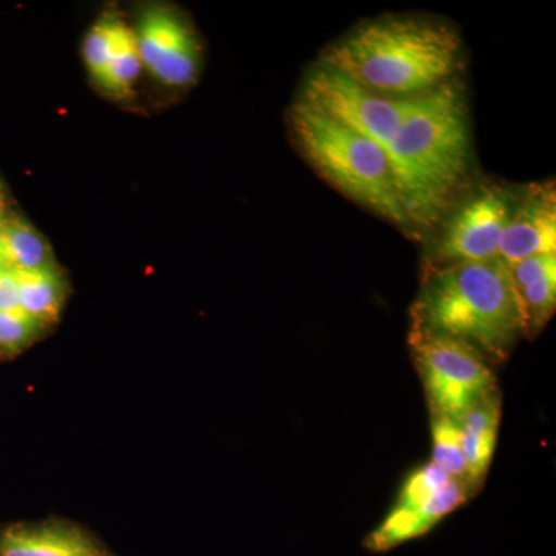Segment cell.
<instances>
[{"label": "cell", "instance_id": "cell-6", "mask_svg": "<svg viewBox=\"0 0 556 556\" xmlns=\"http://www.w3.org/2000/svg\"><path fill=\"white\" fill-rule=\"evenodd\" d=\"M415 100L379 97L320 62L306 76L302 94V102L309 108L364 135L386 150L396 137Z\"/></svg>", "mask_w": 556, "mask_h": 556}, {"label": "cell", "instance_id": "cell-12", "mask_svg": "<svg viewBox=\"0 0 556 556\" xmlns=\"http://www.w3.org/2000/svg\"><path fill=\"white\" fill-rule=\"evenodd\" d=\"M78 527L58 525L13 527L0 536V556H102Z\"/></svg>", "mask_w": 556, "mask_h": 556}, {"label": "cell", "instance_id": "cell-16", "mask_svg": "<svg viewBox=\"0 0 556 556\" xmlns=\"http://www.w3.org/2000/svg\"><path fill=\"white\" fill-rule=\"evenodd\" d=\"M431 434H433L434 466L441 468L455 481L463 482L473 492L466 456L463 452V431L457 420L444 416H431Z\"/></svg>", "mask_w": 556, "mask_h": 556}, {"label": "cell", "instance_id": "cell-1", "mask_svg": "<svg viewBox=\"0 0 556 556\" xmlns=\"http://www.w3.org/2000/svg\"><path fill=\"white\" fill-rule=\"evenodd\" d=\"M387 153L409 225L437 222L470 166L467 108L459 87L448 80L416 98Z\"/></svg>", "mask_w": 556, "mask_h": 556}, {"label": "cell", "instance_id": "cell-13", "mask_svg": "<svg viewBox=\"0 0 556 556\" xmlns=\"http://www.w3.org/2000/svg\"><path fill=\"white\" fill-rule=\"evenodd\" d=\"M500 424L501 396L497 390L479 401L459 419L460 431H463V452L475 492L489 473Z\"/></svg>", "mask_w": 556, "mask_h": 556}, {"label": "cell", "instance_id": "cell-23", "mask_svg": "<svg viewBox=\"0 0 556 556\" xmlns=\"http://www.w3.org/2000/svg\"><path fill=\"white\" fill-rule=\"evenodd\" d=\"M102 556H105V555H102Z\"/></svg>", "mask_w": 556, "mask_h": 556}, {"label": "cell", "instance_id": "cell-14", "mask_svg": "<svg viewBox=\"0 0 556 556\" xmlns=\"http://www.w3.org/2000/svg\"><path fill=\"white\" fill-rule=\"evenodd\" d=\"M14 273L20 285L21 309L47 327L56 321L67 299V285L61 270L50 265Z\"/></svg>", "mask_w": 556, "mask_h": 556}, {"label": "cell", "instance_id": "cell-19", "mask_svg": "<svg viewBox=\"0 0 556 556\" xmlns=\"http://www.w3.org/2000/svg\"><path fill=\"white\" fill-rule=\"evenodd\" d=\"M47 325L24 311L0 313V351L17 354L31 345L46 331Z\"/></svg>", "mask_w": 556, "mask_h": 556}, {"label": "cell", "instance_id": "cell-22", "mask_svg": "<svg viewBox=\"0 0 556 556\" xmlns=\"http://www.w3.org/2000/svg\"><path fill=\"white\" fill-rule=\"evenodd\" d=\"M3 222H5V218H3V201L2 193H0V226H2Z\"/></svg>", "mask_w": 556, "mask_h": 556}, {"label": "cell", "instance_id": "cell-9", "mask_svg": "<svg viewBox=\"0 0 556 556\" xmlns=\"http://www.w3.org/2000/svg\"><path fill=\"white\" fill-rule=\"evenodd\" d=\"M510 215V201L503 190H482L450 219L438 244L437 258L444 266L496 258Z\"/></svg>", "mask_w": 556, "mask_h": 556}, {"label": "cell", "instance_id": "cell-21", "mask_svg": "<svg viewBox=\"0 0 556 556\" xmlns=\"http://www.w3.org/2000/svg\"><path fill=\"white\" fill-rule=\"evenodd\" d=\"M5 270H10L9 263H7L5 257H3L2 252H0V274L5 273Z\"/></svg>", "mask_w": 556, "mask_h": 556}, {"label": "cell", "instance_id": "cell-3", "mask_svg": "<svg viewBox=\"0 0 556 556\" xmlns=\"http://www.w3.org/2000/svg\"><path fill=\"white\" fill-rule=\"evenodd\" d=\"M412 331L464 340L485 357L504 361L525 334L507 263H455L428 274L413 305Z\"/></svg>", "mask_w": 556, "mask_h": 556}, {"label": "cell", "instance_id": "cell-15", "mask_svg": "<svg viewBox=\"0 0 556 556\" xmlns=\"http://www.w3.org/2000/svg\"><path fill=\"white\" fill-rule=\"evenodd\" d=\"M0 252L13 270H33L53 265L47 240L22 218L5 219L0 226Z\"/></svg>", "mask_w": 556, "mask_h": 556}, {"label": "cell", "instance_id": "cell-5", "mask_svg": "<svg viewBox=\"0 0 556 556\" xmlns=\"http://www.w3.org/2000/svg\"><path fill=\"white\" fill-rule=\"evenodd\" d=\"M409 345L431 416L459 422L468 409L497 390L486 357L470 343L412 331Z\"/></svg>", "mask_w": 556, "mask_h": 556}, {"label": "cell", "instance_id": "cell-11", "mask_svg": "<svg viewBox=\"0 0 556 556\" xmlns=\"http://www.w3.org/2000/svg\"><path fill=\"white\" fill-rule=\"evenodd\" d=\"M517 289L525 334H536L554 316L556 306V254L533 255L508 265Z\"/></svg>", "mask_w": 556, "mask_h": 556}, {"label": "cell", "instance_id": "cell-2", "mask_svg": "<svg viewBox=\"0 0 556 556\" xmlns=\"http://www.w3.org/2000/svg\"><path fill=\"white\" fill-rule=\"evenodd\" d=\"M456 31L437 22H371L329 47L320 64L391 100H412L444 86L459 64Z\"/></svg>", "mask_w": 556, "mask_h": 556}, {"label": "cell", "instance_id": "cell-17", "mask_svg": "<svg viewBox=\"0 0 556 556\" xmlns=\"http://www.w3.org/2000/svg\"><path fill=\"white\" fill-rule=\"evenodd\" d=\"M124 28L126 24L119 16L115 13H105L87 33L84 40V60L91 78L98 84H101L104 78L105 70L115 54Z\"/></svg>", "mask_w": 556, "mask_h": 556}, {"label": "cell", "instance_id": "cell-20", "mask_svg": "<svg viewBox=\"0 0 556 556\" xmlns=\"http://www.w3.org/2000/svg\"><path fill=\"white\" fill-rule=\"evenodd\" d=\"M21 311L20 285L13 269L0 274V313Z\"/></svg>", "mask_w": 556, "mask_h": 556}, {"label": "cell", "instance_id": "cell-4", "mask_svg": "<svg viewBox=\"0 0 556 556\" xmlns=\"http://www.w3.org/2000/svg\"><path fill=\"white\" fill-rule=\"evenodd\" d=\"M291 126L314 169L336 188L388 222L409 226L382 146L302 101L291 109Z\"/></svg>", "mask_w": 556, "mask_h": 556}, {"label": "cell", "instance_id": "cell-18", "mask_svg": "<svg viewBox=\"0 0 556 556\" xmlns=\"http://www.w3.org/2000/svg\"><path fill=\"white\" fill-rule=\"evenodd\" d=\"M141 70L142 62L139 58L134 28L126 25L100 86L102 90L109 91L112 97L126 98L130 93Z\"/></svg>", "mask_w": 556, "mask_h": 556}, {"label": "cell", "instance_id": "cell-7", "mask_svg": "<svg viewBox=\"0 0 556 556\" xmlns=\"http://www.w3.org/2000/svg\"><path fill=\"white\" fill-rule=\"evenodd\" d=\"M473 495L463 482L450 478L433 463L413 471L402 485L393 510L365 540L372 552H388L426 535Z\"/></svg>", "mask_w": 556, "mask_h": 556}, {"label": "cell", "instance_id": "cell-10", "mask_svg": "<svg viewBox=\"0 0 556 556\" xmlns=\"http://www.w3.org/2000/svg\"><path fill=\"white\" fill-rule=\"evenodd\" d=\"M556 254V201L551 186H538L511 212L497 257L507 265L533 255Z\"/></svg>", "mask_w": 556, "mask_h": 556}, {"label": "cell", "instance_id": "cell-8", "mask_svg": "<svg viewBox=\"0 0 556 556\" xmlns=\"http://www.w3.org/2000/svg\"><path fill=\"white\" fill-rule=\"evenodd\" d=\"M142 68L169 87H188L200 72V42L188 21L164 3H150L134 28Z\"/></svg>", "mask_w": 556, "mask_h": 556}]
</instances>
